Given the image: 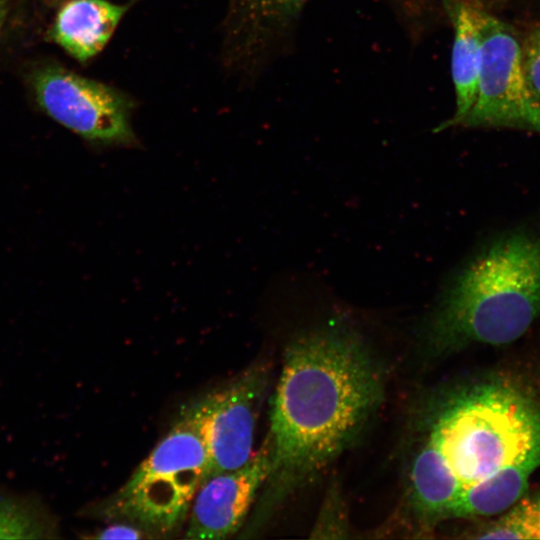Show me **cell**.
I'll list each match as a JSON object with an SVG mask.
<instances>
[{"label":"cell","mask_w":540,"mask_h":540,"mask_svg":"<svg viewBox=\"0 0 540 540\" xmlns=\"http://www.w3.org/2000/svg\"><path fill=\"white\" fill-rule=\"evenodd\" d=\"M383 393L380 370L360 336L328 324L285 350L264 441L270 471L246 533H254L292 492L317 476L364 427Z\"/></svg>","instance_id":"1"},{"label":"cell","mask_w":540,"mask_h":540,"mask_svg":"<svg viewBox=\"0 0 540 540\" xmlns=\"http://www.w3.org/2000/svg\"><path fill=\"white\" fill-rule=\"evenodd\" d=\"M540 318V227L518 226L484 244L453 276L426 334L438 349L504 345Z\"/></svg>","instance_id":"2"},{"label":"cell","mask_w":540,"mask_h":540,"mask_svg":"<svg viewBox=\"0 0 540 540\" xmlns=\"http://www.w3.org/2000/svg\"><path fill=\"white\" fill-rule=\"evenodd\" d=\"M429 438L464 488L540 449V406L504 381H486L454 394Z\"/></svg>","instance_id":"3"},{"label":"cell","mask_w":540,"mask_h":540,"mask_svg":"<svg viewBox=\"0 0 540 540\" xmlns=\"http://www.w3.org/2000/svg\"><path fill=\"white\" fill-rule=\"evenodd\" d=\"M209 458L194 408L190 405L98 510L112 521L131 523L148 535H168L186 522L205 479Z\"/></svg>","instance_id":"4"},{"label":"cell","mask_w":540,"mask_h":540,"mask_svg":"<svg viewBox=\"0 0 540 540\" xmlns=\"http://www.w3.org/2000/svg\"><path fill=\"white\" fill-rule=\"evenodd\" d=\"M461 126L540 134V103L525 77L521 40L508 23L489 11L482 25L476 98Z\"/></svg>","instance_id":"5"},{"label":"cell","mask_w":540,"mask_h":540,"mask_svg":"<svg viewBox=\"0 0 540 540\" xmlns=\"http://www.w3.org/2000/svg\"><path fill=\"white\" fill-rule=\"evenodd\" d=\"M269 381L256 362L192 404L208 452L205 479L244 465L253 455L254 434Z\"/></svg>","instance_id":"6"},{"label":"cell","mask_w":540,"mask_h":540,"mask_svg":"<svg viewBox=\"0 0 540 540\" xmlns=\"http://www.w3.org/2000/svg\"><path fill=\"white\" fill-rule=\"evenodd\" d=\"M33 87L41 108L82 137L124 145L135 142L131 102L113 88L58 67L39 70Z\"/></svg>","instance_id":"7"},{"label":"cell","mask_w":540,"mask_h":540,"mask_svg":"<svg viewBox=\"0 0 540 540\" xmlns=\"http://www.w3.org/2000/svg\"><path fill=\"white\" fill-rule=\"evenodd\" d=\"M270 471L263 443L242 466L203 480L193 499L185 529L187 539H225L244 524Z\"/></svg>","instance_id":"8"},{"label":"cell","mask_w":540,"mask_h":540,"mask_svg":"<svg viewBox=\"0 0 540 540\" xmlns=\"http://www.w3.org/2000/svg\"><path fill=\"white\" fill-rule=\"evenodd\" d=\"M453 27L451 76L455 92V112L440 124L438 131L461 126L477 92L481 58L482 25L487 9L482 0H446Z\"/></svg>","instance_id":"9"},{"label":"cell","mask_w":540,"mask_h":540,"mask_svg":"<svg viewBox=\"0 0 540 540\" xmlns=\"http://www.w3.org/2000/svg\"><path fill=\"white\" fill-rule=\"evenodd\" d=\"M127 9V5L107 0H70L56 16L52 38L75 59L85 62L105 47Z\"/></svg>","instance_id":"10"},{"label":"cell","mask_w":540,"mask_h":540,"mask_svg":"<svg viewBox=\"0 0 540 540\" xmlns=\"http://www.w3.org/2000/svg\"><path fill=\"white\" fill-rule=\"evenodd\" d=\"M540 466V449L488 477L465 487L448 517L467 518L500 514L524 494L531 474Z\"/></svg>","instance_id":"11"},{"label":"cell","mask_w":540,"mask_h":540,"mask_svg":"<svg viewBox=\"0 0 540 540\" xmlns=\"http://www.w3.org/2000/svg\"><path fill=\"white\" fill-rule=\"evenodd\" d=\"M410 482L415 509L427 520L448 518L464 489L446 457L430 438L413 460Z\"/></svg>","instance_id":"12"},{"label":"cell","mask_w":540,"mask_h":540,"mask_svg":"<svg viewBox=\"0 0 540 540\" xmlns=\"http://www.w3.org/2000/svg\"><path fill=\"white\" fill-rule=\"evenodd\" d=\"M308 0H233L236 28L248 42L258 44L265 36L294 17Z\"/></svg>","instance_id":"13"},{"label":"cell","mask_w":540,"mask_h":540,"mask_svg":"<svg viewBox=\"0 0 540 540\" xmlns=\"http://www.w3.org/2000/svg\"><path fill=\"white\" fill-rule=\"evenodd\" d=\"M478 539H540V493L520 498L492 524L479 531Z\"/></svg>","instance_id":"14"},{"label":"cell","mask_w":540,"mask_h":540,"mask_svg":"<svg viewBox=\"0 0 540 540\" xmlns=\"http://www.w3.org/2000/svg\"><path fill=\"white\" fill-rule=\"evenodd\" d=\"M44 529L30 508L9 499H0V539L40 538Z\"/></svg>","instance_id":"15"},{"label":"cell","mask_w":540,"mask_h":540,"mask_svg":"<svg viewBox=\"0 0 540 540\" xmlns=\"http://www.w3.org/2000/svg\"><path fill=\"white\" fill-rule=\"evenodd\" d=\"M522 60L528 86L540 103V26L521 41Z\"/></svg>","instance_id":"16"},{"label":"cell","mask_w":540,"mask_h":540,"mask_svg":"<svg viewBox=\"0 0 540 540\" xmlns=\"http://www.w3.org/2000/svg\"><path fill=\"white\" fill-rule=\"evenodd\" d=\"M147 533L141 528L127 522L115 521V523L102 529L95 535L98 539H141Z\"/></svg>","instance_id":"17"},{"label":"cell","mask_w":540,"mask_h":540,"mask_svg":"<svg viewBox=\"0 0 540 540\" xmlns=\"http://www.w3.org/2000/svg\"><path fill=\"white\" fill-rule=\"evenodd\" d=\"M8 7V0H0V27L4 21Z\"/></svg>","instance_id":"18"}]
</instances>
